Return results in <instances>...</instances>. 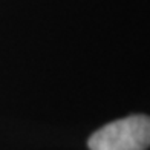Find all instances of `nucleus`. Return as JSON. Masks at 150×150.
I'll return each mask as SVG.
<instances>
[{
  "label": "nucleus",
  "instance_id": "1",
  "mask_svg": "<svg viewBox=\"0 0 150 150\" xmlns=\"http://www.w3.org/2000/svg\"><path fill=\"white\" fill-rule=\"evenodd\" d=\"M150 147V117L130 115L106 124L89 138L91 150H146Z\"/></svg>",
  "mask_w": 150,
  "mask_h": 150
}]
</instances>
